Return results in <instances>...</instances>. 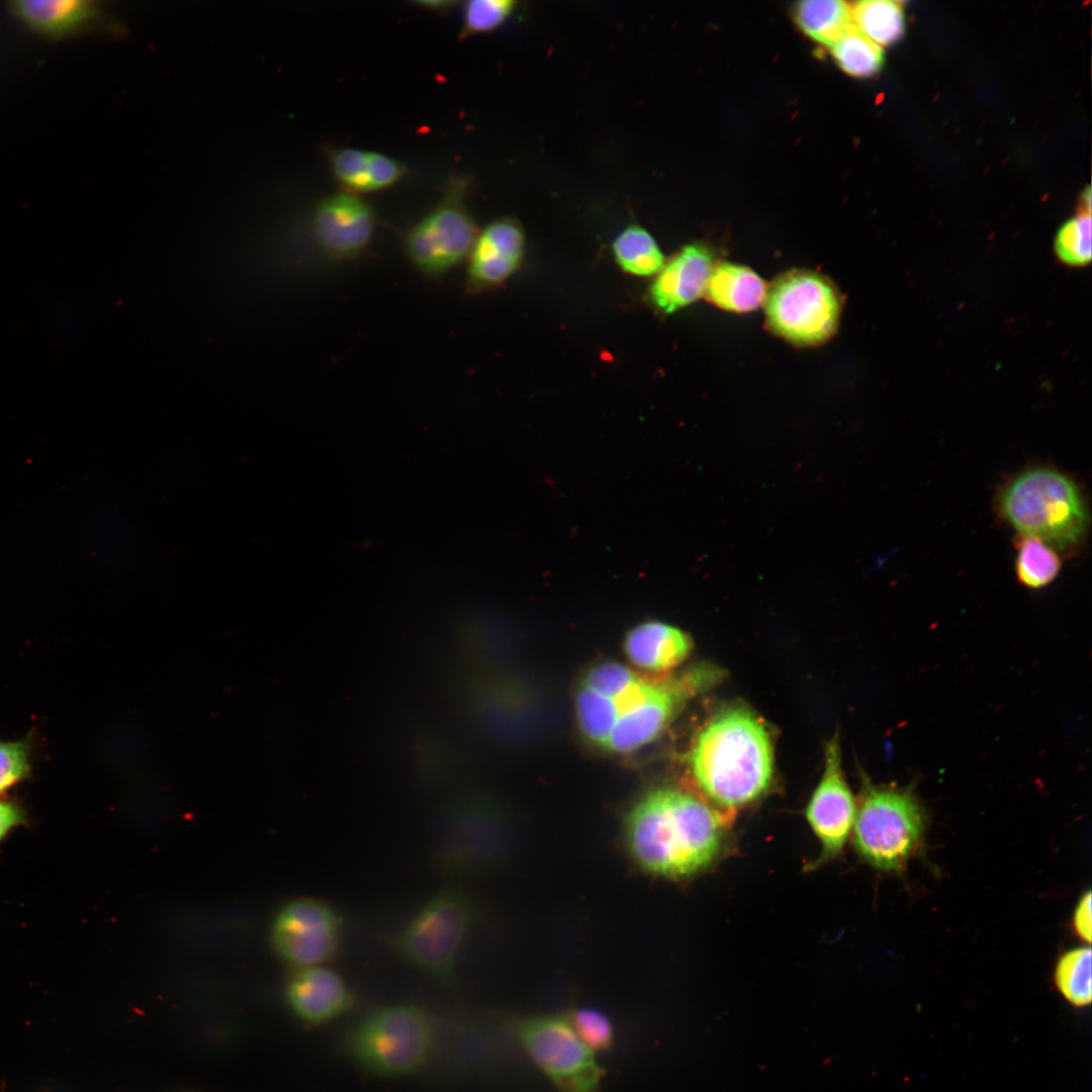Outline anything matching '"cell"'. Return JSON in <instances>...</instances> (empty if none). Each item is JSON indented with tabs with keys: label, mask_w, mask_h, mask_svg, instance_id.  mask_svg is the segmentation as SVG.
Returning a JSON list of instances; mask_svg holds the SVG:
<instances>
[{
	"label": "cell",
	"mask_w": 1092,
	"mask_h": 1092,
	"mask_svg": "<svg viewBox=\"0 0 1092 1092\" xmlns=\"http://www.w3.org/2000/svg\"><path fill=\"white\" fill-rule=\"evenodd\" d=\"M722 678L723 671L711 663L651 676L619 662H601L577 687V725L584 738L608 752H634L658 737L690 700Z\"/></svg>",
	"instance_id": "obj_1"
},
{
	"label": "cell",
	"mask_w": 1092,
	"mask_h": 1092,
	"mask_svg": "<svg viewBox=\"0 0 1092 1092\" xmlns=\"http://www.w3.org/2000/svg\"><path fill=\"white\" fill-rule=\"evenodd\" d=\"M728 817L694 793L657 789L631 810L626 822L627 844L645 871L666 878L688 877L718 858Z\"/></svg>",
	"instance_id": "obj_2"
},
{
	"label": "cell",
	"mask_w": 1092,
	"mask_h": 1092,
	"mask_svg": "<svg viewBox=\"0 0 1092 1092\" xmlns=\"http://www.w3.org/2000/svg\"><path fill=\"white\" fill-rule=\"evenodd\" d=\"M688 761L703 798L728 814L757 801L774 778L769 732L743 706L713 715L696 737Z\"/></svg>",
	"instance_id": "obj_3"
},
{
	"label": "cell",
	"mask_w": 1092,
	"mask_h": 1092,
	"mask_svg": "<svg viewBox=\"0 0 1092 1092\" xmlns=\"http://www.w3.org/2000/svg\"><path fill=\"white\" fill-rule=\"evenodd\" d=\"M995 507L1019 535L1035 537L1058 552H1075L1088 533V508L1080 485L1052 466L1036 465L1013 475L998 491Z\"/></svg>",
	"instance_id": "obj_4"
},
{
	"label": "cell",
	"mask_w": 1092,
	"mask_h": 1092,
	"mask_svg": "<svg viewBox=\"0 0 1092 1092\" xmlns=\"http://www.w3.org/2000/svg\"><path fill=\"white\" fill-rule=\"evenodd\" d=\"M924 830V810L910 789L863 783L851 835L869 864L902 869L920 846Z\"/></svg>",
	"instance_id": "obj_5"
},
{
	"label": "cell",
	"mask_w": 1092,
	"mask_h": 1092,
	"mask_svg": "<svg viewBox=\"0 0 1092 1092\" xmlns=\"http://www.w3.org/2000/svg\"><path fill=\"white\" fill-rule=\"evenodd\" d=\"M433 1031L426 1013L410 1004L376 1010L349 1034L352 1059L367 1072L382 1077L416 1073L427 1063Z\"/></svg>",
	"instance_id": "obj_6"
},
{
	"label": "cell",
	"mask_w": 1092,
	"mask_h": 1092,
	"mask_svg": "<svg viewBox=\"0 0 1092 1092\" xmlns=\"http://www.w3.org/2000/svg\"><path fill=\"white\" fill-rule=\"evenodd\" d=\"M841 297L833 283L816 272L791 270L769 286L764 299L768 328L799 346H814L835 332Z\"/></svg>",
	"instance_id": "obj_7"
},
{
	"label": "cell",
	"mask_w": 1092,
	"mask_h": 1092,
	"mask_svg": "<svg viewBox=\"0 0 1092 1092\" xmlns=\"http://www.w3.org/2000/svg\"><path fill=\"white\" fill-rule=\"evenodd\" d=\"M466 896L449 887L431 897L396 938L397 953L408 964L450 982L458 950L471 922Z\"/></svg>",
	"instance_id": "obj_8"
},
{
	"label": "cell",
	"mask_w": 1092,
	"mask_h": 1092,
	"mask_svg": "<svg viewBox=\"0 0 1092 1092\" xmlns=\"http://www.w3.org/2000/svg\"><path fill=\"white\" fill-rule=\"evenodd\" d=\"M520 1041L559 1092H599L602 1071L568 1019L539 1016L518 1027Z\"/></svg>",
	"instance_id": "obj_9"
},
{
	"label": "cell",
	"mask_w": 1092,
	"mask_h": 1092,
	"mask_svg": "<svg viewBox=\"0 0 1092 1092\" xmlns=\"http://www.w3.org/2000/svg\"><path fill=\"white\" fill-rule=\"evenodd\" d=\"M464 189L463 181H453L442 201L405 236V254L424 274H444L469 256L478 234L463 204Z\"/></svg>",
	"instance_id": "obj_10"
},
{
	"label": "cell",
	"mask_w": 1092,
	"mask_h": 1092,
	"mask_svg": "<svg viewBox=\"0 0 1092 1092\" xmlns=\"http://www.w3.org/2000/svg\"><path fill=\"white\" fill-rule=\"evenodd\" d=\"M342 919L329 903L297 898L276 914L270 933L275 953L291 967L323 966L340 946Z\"/></svg>",
	"instance_id": "obj_11"
},
{
	"label": "cell",
	"mask_w": 1092,
	"mask_h": 1092,
	"mask_svg": "<svg viewBox=\"0 0 1092 1092\" xmlns=\"http://www.w3.org/2000/svg\"><path fill=\"white\" fill-rule=\"evenodd\" d=\"M856 803L846 783L837 735L825 747V765L820 782L806 806L805 817L820 842L821 852L814 868L836 857L851 834Z\"/></svg>",
	"instance_id": "obj_12"
},
{
	"label": "cell",
	"mask_w": 1092,
	"mask_h": 1092,
	"mask_svg": "<svg viewBox=\"0 0 1092 1092\" xmlns=\"http://www.w3.org/2000/svg\"><path fill=\"white\" fill-rule=\"evenodd\" d=\"M375 217L372 208L357 194L338 192L316 206L313 229L323 249L337 259H352L370 244Z\"/></svg>",
	"instance_id": "obj_13"
},
{
	"label": "cell",
	"mask_w": 1092,
	"mask_h": 1092,
	"mask_svg": "<svg viewBox=\"0 0 1092 1092\" xmlns=\"http://www.w3.org/2000/svg\"><path fill=\"white\" fill-rule=\"evenodd\" d=\"M524 234L518 222L499 218L477 235L469 253L467 283L471 289L495 286L518 268L524 252Z\"/></svg>",
	"instance_id": "obj_14"
},
{
	"label": "cell",
	"mask_w": 1092,
	"mask_h": 1092,
	"mask_svg": "<svg viewBox=\"0 0 1092 1092\" xmlns=\"http://www.w3.org/2000/svg\"><path fill=\"white\" fill-rule=\"evenodd\" d=\"M291 1011L308 1024H323L347 1012L352 994L341 976L323 966L298 969L286 987Z\"/></svg>",
	"instance_id": "obj_15"
},
{
	"label": "cell",
	"mask_w": 1092,
	"mask_h": 1092,
	"mask_svg": "<svg viewBox=\"0 0 1092 1092\" xmlns=\"http://www.w3.org/2000/svg\"><path fill=\"white\" fill-rule=\"evenodd\" d=\"M714 265L713 255L706 246H686L657 273L650 299L665 313L691 304L705 293Z\"/></svg>",
	"instance_id": "obj_16"
},
{
	"label": "cell",
	"mask_w": 1092,
	"mask_h": 1092,
	"mask_svg": "<svg viewBox=\"0 0 1092 1092\" xmlns=\"http://www.w3.org/2000/svg\"><path fill=\"white\" fill-rule=\"evenodd\" d=\"M693 642L682 630L658 621L634 627L626 636L624 651L637 668L666 673L680 665L689 656Z\"/></svg>",
	"instance_id": "obj_17"
},
{
	"label": "cell",
	"mask_w": 1092,
	"mask_h": 1092,
	"mask_svg": "<svg viewBox=\"0 0 1092 1092\" xmlns=\"http://www.w3.org/2000/svg\"><path fill=\"white\" fill-rule=\"evenodd\" d=\"M330 162L339 184L347 192L354 194L387 188L403 175V167L391 157L365 150H336L332 153Z\"/></svg>",
	"instance_id": "obj_18"
},
{
	"label": "cell",
	"mask_w": 1092,
	"mask_h": 1092,
	"mask_svg": "<svg viewBox=\"0 0 1092 1092\" xmlns=\"http://www.w3.org/2000/svg\"><path fill=\"white\" fill-rule=\"evenodd\" d=\"M9 9L34 31L55 38L78 31L96 12L93 3L84 0H20L10 2Z\"/></svg>",
	"instance_id": "obj_19"
},
{
	"label": "cell",
	"mask_w": 1092,
	"mask_h": 1092,
	"mask_svg": "<svg viewBox=\"0 0 1092 1092\" xmlns=\"http://www.w3.org/2000/svg\"><path fill=\"white\" fill-rule=\"evenodd\" d=\"M765 282L751 269L730 262L714 265L705 294L720 308L746 312L764 302Z\"/></svg>",
	"instance_id": "obj_20"
},
{
	"label": "cell",
	"mask_w": 1092,
	"mask_h": 1092,
	"mask_svg": "<svg viewBox=\"0 0 1092 1092\" xmlns=\"http://www.w3.org/2000/svg\"><path fill=\"white\" fill-rule=\"evenodd\" d=\"M794 18L809 37L829 47L852 26L850 5L839 0L798 2Z\"/></svg>",
	"instance_id": "obj_21"
},
{
	"label": "cell",
	"mask_w": 1092,
	"mask_h": 1092,
	"mask_svg": "<svg viewBox=\"0 0 1092 1092\" xmlns=\"http://www.w3.org/2000/svg\"><path fill=\"white\" fill-rule=\"evenodd\" d=\"M853 26L881 46L897 41L905 30L903 7L891 0H862L850 5Z\"/></svg>",
	"instance_id": "obj_22"
},
{
	"label": "cell",
	"mask_w": 1092,
	"mask_h": 1092,
	"mask_svg": "<svg viewBox=\"0 0 1092 1092\" xmlns=\"http://www.w3.org/2000/svg\"><path fill=\"white\" fill-rule=\"evenodd\" d=\"M1015 547L1014 569L1021 584L1039 589L1058 577L1062 561L1052 546L1035 537L1019 535Z\"/></svg>",
	"instance_id": "obj_23"
},
{
	"label": "cell",
	"mask_w": 1092,
	"mask_h": 1092,
	"mask_svg": "<svg viewBox=\"0 0 1092 1092\" xmlns=\"http://www.w3.org/2000/svg\"><path fill=\"white\" fill-rule=\"evenodd\" d=\"M615 259L627 273L649 276L658 273L664 257L653 237L642 226L629 225L613 244Z\"/></svg>",
	"instance_id": "obj_24"
},
{
	"label": "cell",
	"mask_w": 1092,
	"mask_h": 1092,
	"mask_svg": "<svg viewBox=\"0 0 1092 1092\" xmlns=\"http://www.w3.org/2000/svg\"><path fill=\"white\" fill-rule=\"evenodd\" d=\"M841 70L853 77H869L883 66L882 48L852 26L830 46Z\"/></svg>",
	"instance_id": "obj_25"
},
{
	"label": "cell",
	"mask_w": 1092,
	"mask_h": 1092,
	"mask_svg": "<svg viewBox=\"0 0 1092 1092\" xmlns=\"http://www.w3.org/2000/svg\"><path fill=\"white\" fill-rule=\"evenodd\" d=\"M1055 981L1061 994L1073 1005L1085 1007L1091 1002V949L1079 947L1059 961Z\"/></svg>",
	"instance_id": "obj_26"
},
{
	"label": "cell",
	"mask_w": 1092,
	"mask_h": 1092,
	"mask_svg": "<svg viewBox=\"0 0 1092 1092\" xmlns=\"http://www.w3.org/2000/svg\"><path fill=\"white\" fill-rule=\"evenodd\" d=\"M1059 259L1069 266H1085L1091 260V216L1083 213L1059 230L1055 240Z\"/></svg>",
	"instance_id": "obj_27"
},
{
	"label": "cell",
	"mask_w": 1092,
	"mask_h": 1092,
	"mask_svg": "<svg viewBox=\"0 0 1092 1092\" xmlns=\"http://www.w3.org/2000/svg\"><path fill=\"white\" fill-rule=\"evenodd\" d=\"M30 755L28 739L0 740V797L30 777Z\"/></svg>",
	"instance_id": "obj_28"
},
{
	"label": "cell",
	"mask_w": 1092,
	"mask_h": 1092,
	"mask_svg": "<svg viewBox=\"0 0 1092 1092\" xmlns=\"http://www.w3.org/2000/svg\"><path fill=\"white\" fill-rule=\"evenodd\" d=\"M511 0H472L463 9L462 34L488 32L506 21L515 10Z\"/></svg>",
	"instance_id": "obj_29"
},
{
	"label": "cell",
	"mask_w": 1092,
	"mask_h": 1092,
	"mask_svg": "<svg viewBox=\"0 0 1092 1092\" xmlns=\"http://www.w3.org/2000/svg\"><path fill=\"white\" fill-rule=\"evenodd\" d=\"M568 1021L590 1050L603 1051L612 1045L613 1025L602 1012L587 1008L578 1009L570 1014Z\"/></svg>",
	"instance_id": "obj_30"
},
{
	"label": "cell",
	"mask_w": 1092,
	"mask_h": 1092,
	"mask_svg": "<svg viewBox=\"0 0 1092 1092\" xmlns=\"http://www.w3.org/2000/svg\"><path fill=\"white\" fill-rule=\"evenodd\" d=\"M27 814L18 803L0 799V844L9 833L27 824Z\"/></svg>",
	"instance_id": "obj_31"
},
{
	"label": "cell",
	"mask_w": 1092,
	"mask_h": 1092,
	"mask_svg": "<svg viewBox=\"0 0 1092 1092\" xmlns=\"http://www.w3.org/2000/svg\"><path fill=\"white\" fill-rule=\"evenodd\" d=\"M1074 926L1077 933L1086 941L1091 939V893L1078 903L1074 914Z\"/></svg>",
	"instance_id": "obj_32"
},
{
	"label": "cell",
	"mask_w": 1092,
	"mask_h": 1092,
	"mask_svg": "<svg viewBox=\"0 0 1092 1092\" xmlns=\"http://www.w3.org/2000/svg\"><path fill=\"white\" fill-rule=\"evenodd\" d=\"M418 4L423 5L425 7H429L431 9H442V8L446 7V5L451 4V2H449V1H445V2L444 1H430V2L425 1V2H418Z\"/></svg>",
	"instance_id": "obj_33"
},
{
	"label": "cell",
	"mask_w": 1092,
	"mask_h": 1092,
	"mask_svg": "<svg viewBox=\"0 0 1092 1092\" xmlns=\"http://www.w3.org/2000/svg\"><path fill=\"white\" fill-rule=\"evenodd\" d=\"M1084 202L1087 205V210L1090 212V208H1091V190H1090V187H1088L1086 189V191L1084 192Z\"/></svg>",
	"instance_id": "obj_34"
}]
</instances>
